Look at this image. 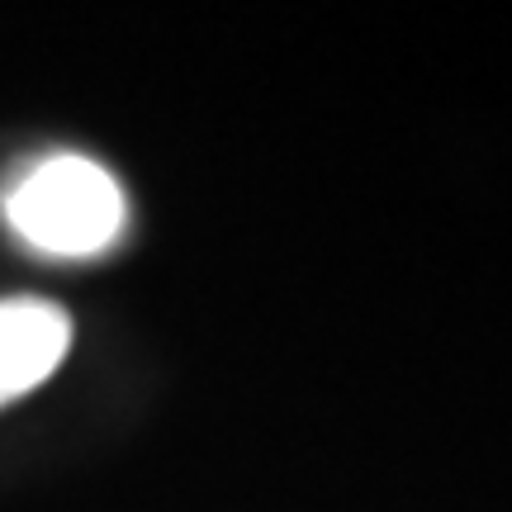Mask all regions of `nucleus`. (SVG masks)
Segmentation results:
<instances>
[{
	"instance_id": "f257e3e1",
	"label": "nucleus",
	"mask_w": 512,
	"mask_h": 512,
	"mask_svg": "<svg viewBox=\"0 0 512 512\" xmlns=\"http://www.w3.org/2000/svg\"><path fill=\"white\" fill-rule=\"evenodd\" d=\"M5 219L38 252L91 256L119 238L124 190L86 157H48L10 190Z\"/></svg>"
},
{
	"instance_id": "f03ea898",
	"label": "nucleus",
	"mask_w": 512,
	"mask_h": 512,
	"mask_svg": "<svg viewBox=\"0 0 512 512\" xmlns=\"http://www.w3.org/2000/svg\"><path fill=\"white\" fill-rule=\"evenodd\" d=\"M72 342L67 313L48 299H5L0 304V403L29 394L62 366Z\"/></svg>"
}]
</instances>
